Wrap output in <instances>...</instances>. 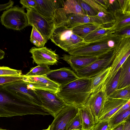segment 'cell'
I'll return each mask as SVG.
<instances>
[{"label": "cell", "mask_w": 130, "mask_h": 130, "mask_svg": "<svg viewBox=\"0 0 130 130\" xmlns=\"http://www.w3.org/2000/svg\"><path fill=\"white\" fill-rule=\"evenodd\" d=\"M114 32L112 27H105L102 25L86 37L83 39L84 40L88 43L94 41L113 33Z\"/></svg>", "instance_id": "cb8c5ba5"}, {"label": "cell", "mask_w": 130, "mask_h": 130, "mask_svg": "<svg viewBox=\"0 0 130 130\" xmlns=\"http://www.w3.org/2000/svg\"><path fill=\"white\" fill-rule=\"evenodd\" d=\"M121 68L112 80L106 85V92L108 97L117 89Z\"/></svg>", "instance_id": "1f68e13d"}, {"label": "cell", "mask_w": 130, "mask_h": 130, "mask_svg": "<svg viewBox=\"0 0 130 130\" xmlns=\"http://www.w3.org/2000/svg\"><path fill=\"white\" fill-rule=\"evenodd\" d=\"M51 41L65 51H69L84 43L83 39L65 26L56 28L50 38Z\"/></svg>", "instance_id": "5b68a950"}, {"label": "cell", "mask_w": 130, "mask_h": 130, "mask_svg": "<svg viewBox=\"0 0 130 130\" xmlns=\"http://www.w3.org/2000/svg\"><path fill=\"white\" fill-rule=\"evenodd\" d=\"M63 8L67 14L85 15L77 0L63 1Z\"/></svg>", "instance_id": "484cf974"}, {"label": "cell", "mask_w": 130, "mask_h": 130, "mask_svg": "<svg viewBox=\"0 0 130 130\" xmlns=\"http://www.w3.org/2000/svg\"><path fill=\"white\" fill-rule=\"evenodd\" d=\"M32 27L30 37V41L37 47H44L47 40L43 37L41 34L34 26Z\"/></svg>", "instance_id": "83f0119b"}, {"label": "cell", "mask_w": 130, "mask_h": 130, "mask_svg": "<svg viewBox=\"0 0 130 130\" xmlns=\"http://www.w3.org/2000/svg\"><path fill=\"white\" fill-rule=\"evenodd\" d=\"M5 55V52L0 49V60L4 58Z\"/></svg>", "instance_id": "7dc6e473"}, {"label": "cell", "mask_w": 130, "mask_h": 130, "mask_svg": "<svg viewBox=\"0 0 130 130\" xmlns=\"http://www.w3.org/2000/svg\"><path fill=\"white\" fill-rule=\"evenodd\" d=\"M46 76L60 86L67 84L79 78L73 71L65 67L51 70L46 74Z\"/></svg>", "instance_id": "2e32d148"}, {"label": "cell", "mask_w": 130, "mask_h": 130, "mask_svg": "<svg viewBox=\"0 0 130 130\" xmlns=\"http://www.w3.org/2000/svg\"><path fill=\"white\" fill-rule=\"evenodd\" d=\"M67 22L65 26L70 29L79 25L89 23L103 25L101 20L96 15L90 16L86 15L67 14Z\"/></svg>", "instance_id": "d6986e66"}, {"label": "cell", "mask_w": 130, "mask_h": 130, "mask_svg": "<svg viewBox=\"0 0 130 130\" xmlns=\"http://www.w3.org/2000/svg\"><path fill=\"white\" fill-rule=\"evenodd\" d=\"M123 130H130V119L124 123Z\"/></svg>", "instance_id": "f6af8a7d"}, {"label": "cell", "mask_w": 130, "mask_h": 130, "mask_svg": "<svg viewBox=\"0 0 130 130\" xmlns=\"http://www.w3.org/2000/svg\"><path fill=\"white\" fill-rule=\"evenodd\" d=\"M14 2L10 0L7 3L3 4H0V11L7 10L12 7L14 4Z\"/></svg>", "instance_id": "b9f144b4"}, {"label": "cell", "mask_w": 130, "mask_h": 130, "mask_svg": "<svg viewBox=\"0 0 130 130\" xmlns=\"http://www.w3.org/2000/svg\"><path fill=\"white\" fill-rule=\"evenodd\" d=\"M22 71L5 66H0V76L22 75Z\"/></svg>", "instance_id": "836d02e7"}, {"label": "cell", "mask_w": 130, "mask_h": 130, "mask_svg": "<svg viewBox=\"0 0 130 130\" xmlns=\"http://www.w3.org/2000/svg\"><path fill=\"white\" fill-rule=\"evenodd\" d=\"M123 38L113 33L94 41L85 42L68 53L74 56L99 57L116 49Z\"/></svg>", "instance_id": "3957f363"}, {"label": "cell", "mask_w": 130, "mask_h": 130, "mask_svg": "<svg viewBox=\"0 0 130 130\" xmlns=\"http://www.w3.org/2000/svg\"><path fill=\"white\" fill-rule=\"evenodd\" d=\"M108 98L127 100H130V86L117 89Z\"/></svg>", "instance_id": "4dcf8cb0"}, {"label": "cell", "mask_w": 130, "mask_h": 130, "mask_svg": "<svg viewBox=\"0 0 130 130\" xmlns=\"http://www.w3.org/2000/svg\"><path fill=\"white\" fill-rule=\"evenodd\" d=\"M0 130H7V129H3L0 128Z\"/></svg>", "instance_id": "681fc988"}, {"label": "cell", "mask_w": 130, "mask_h": 130, "mask_svg": "<svg viewBox=\"0 0 130 130\" xmlns=\"http://www.w3.org/2000/svg\"><path fill=\"white\" fill-rule=\"evenodd\" d=\"M114 34L122 38L130 37V26L125 27L118 30L114 31Z\"/></svg>", "instance_id": "ab89813d"}, {"label": "cell", "mask_w": 130, "mask_h": 130, "mask_svg": "<svg viewBox=\"0 0 130 130\" xmlns=\"http://www.w3.org/2000/svg\"><path fill=\"white\" fill-rule=\"evenodd\" d=\"M96 16L101 20L104 27L110 25L112 27L115 22V18L113 14L108 11H101L98 12Z\"/></svg>", "instance_id": "f1b7e54d"}, {"label": "cell", "mask_w": 130, "mask_h": 130, "mask_svg": "<svg viewBox=\"0 0 130 130\" xmlns=\"http://www.w3.org/2000/svg\"><path fill=\"white\" fill-rule=\"evenodd\" d=\"M130 108L118 114L113 115L109 120V126L112 129L130 119Z\"/></svg>", "instance_id": "4316f807"}, {"label": "cell", "mask_w": 130, "mask_h": 130, "mask_svg": "<svg viewBox=\"0 0 130 130\" xmlns=\"http://www.w3.org/2000/svg\"><path fill=\"white\" fill-rule=\"evenodd\" d=\"M78 113L81 123V130H91L95 124L90 112L84 106L78 108Z\"/></svg>", "instance_id": "7402d4cb"}, {"label": "cell", "mask_w": 130, "mask_h": 130, "mask_svg": "<svg viewBox=\"0 0 130 130\" xmlns=\"http://www.w3.org/2000/svg\"><path fill=\"white\" fill-rule=\"evenodd\" d=\"M29 52L31 54L33 62L37 64L47 65L56 64L58 61V56L55 51L45 47L38 48L32 47Z\"/></svg>", "instance_id": "5bb4252c"}, {"label": "cell", "mask_w": 130, "mask_h": 130, "mask_svg": "<svg viewBox=\"0 0 130 130\" xmlns=\"http://www.w3.org/2000/svg\"><path fill=\"white\" fill-rule=\"evenodd\" d=\"M111 130V129H108V130Z\"/></svg>", "instance_id": "f907efd6"}, {"label": "cell", "mask_w": 130, "mask_h": 130, "mask_svg": "<svg viewBox=\"0 0 130 130\" xmlns=\"http://www.w3.org/2000/svg\"><path fill=\"white\" fill-rule=\"evenodd\" d=\"M29 25L34 26L48 40L56 28L55 25L33 8L26 9Z\"/></svg>", "instance_id": "9c48e42d"}, {"label": "cell", "mask_w": 130, "mask_h": 130, "mask_svg": "<svg viewBox=\"0 0 130 130\" xmlns=\"http://www.w3.org/2000/svg\"><path fill=\"white\" fill-rule=\"evenodd\" d=\"M108 98L104 85L99 90L91 94L84 105L91 113L95 124L99 122L100 116Z\"/></svg>", "instance_id": "7c38bea8"}, {"label": "cell", "mask_w": 130, "mask_h": 130, "mask_svg": "<svg viewBox=\"0 0 130 130\" xmlns=\"http://www.w3.org/2000/svg\"><path fill=\"white\" fill-rule=\"evenodd\" d=\"M116 49L99 57L96 60L87 67L77 71L75 73L77 76L79 78L90 79L110 66L115 57Z\"/></svg>", "instance_id": "ba28073f"}, {"label": "cell", "mask_w": 130, "mask_h": 130, "mask_svg": "<svg viewBox=\"0 0 130 130\" xmlns=\"http://www.w3.org/2000/svg\"><path fill=\"white\" fill-rule=\"evenodd\" d=\"M130 54V37L123 38L116 49L115 57L110 66V73L105 85L112 80Z\"/></svg>", "instance_id": "30bf717a"}, {"label": "cell", "mask_w": 130, "mask_h": 130, "mask_svg": "<svg viewBox=\"0 0 130 130\" xmlns=\"http://www.w3.org/2000/svg\"><path fill=\"white\" fill-rule=\"evenodd\" d=\"M3 86L5 90L23 100L42 106L39 97L27 82L18 80Z\"/></svg>", "instance_id": "52a82bcc"}, {"label": "cell", "mask_w": 130, "mask_h": 130, "mask_svg": "<svg viewBox=\"0 0 130 130\" xmlns=\"http://www.w3.org/2000/svg\"><path fill=\"white\" fill-rule=\"evenodd\" d=\"M23 75L0 76V86L18 80H22Z\"/></svg>", "instance_id": "d6a6232c"}, {"label": "cell", "mask_w": 130, "mask_h": 130, "mask_svg": "<svg viewBox=\"0 0 130 130\" xmlns=\"http://www.w3.org/2000/svg\"><path fill=\"white\" fill-rule=\"evenodd\" d=\"M109 129V120H103L95 124L91 130H107Z\"/></svg>", "instance_id": "f35d334b"}, {"label": "cell", "mask_w": 130, "mask_h": 130, "mask_svg": "<svg viewBox=\"0 0 130 130\" xmlns=\"http://www.w3.org/2000/svg\"><path fill=\"white\" fill-rule=\"evenodd\" d=\"M99 58L64 54L61 58L66 61L75 72L96 60Z\"/></svg>", "instance_id": "ac0fdd59"}, {"label": "cell", "mask_w": 130, "mask_h": 130, "mask_svg": "<svg viewBox=\"0 0 130 130\" xmlns=\"http://www.w3.org/2000/svg\"><path fill=\"white\" fill-rule=\"evenodd\" d=\"M110 69V66L90 78L91 93L98 91L105 85L109 75Z\"/></svg>", "instance_id": "ffe728a7"}, {"label": "cell", "mask_w": 130, "mask_h": 130, "mask_svg": "<svg viewBox=\"0 0 130 130\" xmlns=\"http://www.w3.org/2000/svg\"><path fill=\"white\" fill-rule=\"evenodd\" d=\"M50 125H49V126H48V128L47 129H43L42 130H50Z\"/></svg>", "instance_id": "c3c4849f"}, {"label": "cell", "mask_w": 130, "mask_h": 130, "mask_svg": "<svg viewBox=\"0 0 130 130\" xmlns=\"http://www.w3.org/2000/svg\"><path fill=\"white\" fill-rule=\"evenodd\" d=\"M20 3L24 9L30 8L35 9L36 7L37 4L35 0H20Z\"/></svg>", "instance_id": "60d3db41"}, {"label": "cell", "mask_w": 130, "mask_h": 130, "mask_svg": "<svg viewBox=\"0 0 130 130\" xmlns=\"http://www.w3.org/2000/svg\"><path fill=\"white\" fill-rule=\"evenodd\" d=\"M77 107L68 105L54 117L50 130H67L70 122L78 111Z\"/></svg>", "instance_id": "4fadbf2b"}, {"label": "cell", "mask_w": 130, "mask_h": 130, "mask_svg": "<svg viewBox=\"0 0 130 130\" xmlns=\"http://www.w3.org/2000/svg\"><path fill=\"white\" fill-rule=\"evenodd\" d=\"M77 1L85 15L90 16H94L97 15L98 13L83 0H77Z\"/></svg>", "instance_id": "e575fe53"}, {"label": "cell", "mask_w": 130, "mask_h": 130, "mask_svg": "<svg viewBox=\"0 0 130 130\" xmlns=\"http://www.w3.org/2000/svg\"><path fill=\"white\" fill-rule=\"evenodd\" d=\"M34 89L40 100L42 106L52 113L54 117L67 105L56 93L46 90Z\"/></svg>", "instance_id": "8fae6325"}, {"label": "cell", "mask_w": 130, "mask_h": 130, "mask_svg": "<svg viewBox=\"0 0 130 130\" xmlns=\"http://www.w3.org/2000/svg\"><path fill=\"white\" fill-rule=\"evenodd\" d=\"M129 100H130L108 98L106 101L100 116L99 121L103 120H109L118 110Z\"/></svg>", "instance_id": "e0dca14e"}, {"label": "cell", "mask_w": 130, "mask_h": 130, "mask_svg": "<svg viewBox=\"0 0 130 130\" xmlns=\"http://www.w3.org/2000/svg\"><path fill=\"white\" fill-rule=\"evenodd\" d=\"M113 14L115 21L112 27L114 31L130 26V15L123 14L120 8L115 10Z\"/></svg>", "instance_id": "603a6c76"}, {"label": "cell", "mask_w": 130, "mask_h": 130, "mask_svg": "<svg viewBox=\"0 0 130 130\" xmlns=\"http://www.w3.org/2000/svg\"><path fill=\"white\" fill-rule=\"evenodd\" d=\"M50 114L43 106L23 100L0 86V117Z\"/></svg>", "instance_id": "6da1fadb"}, {"label": "cell", "mask_w": 130, "mask_h": 130, "mask_svg": "<svg viewBox=\"0 0 130 130\" xmlns=\"http://www.w3.org/2000/svg\"><path fill=\"white\" fill-rule=\"evenodd\" d=\"M23 80L27 82L33 89H37L49 91L55 93L58 91L60 86L51 80L46 76H28L23 75Z\"/></svg>", "instance_id": "9a60e30c"}, {"label": "cell", "mask_w": 130, "mask_h": 130, "mask_svg": "<svg viewBox=\"0 0 130 130\" xmlns=\"http://www.w3.org/2000/svg\"><path fill=\"white\" fill-rule=\"evenodd\" d=\"M91 93L90 79L79 78L60 86L56 94L67 104L79 108L85 105Z\"/></svg>", "instance_id": "7a4b0ae2"}, {"label": "cell", "mask_w": 130, "mask_h": 130, "mask_svg": "<svg viewBox=\"0 0 130 130\" xmlns=\"http://www.w3.org/2000/svg\"><path fill=\"white\" fill-rule=\"evenodd\" d=\"M51 70L48 65L39 64L31 68L25 75L28 76H42L46 75Z\"/></svg>", "instance_id": "f546056e"}, {"label": "cell", "mask_w": 130, "mask_h": 130, "mask_svg": "<svg viewBox=\"0 0 130 130\" xmlns=\"http://www.w3.org/2000/svg\"><path fill=\"white\" fill-rule=\"evenodd\" d=\"M130 100H129L118 110L113 115L118 114L129 108H130Z\"/></svg>", "instance_id": "7bdbcfd3"}, {"label": "cell", "mask_w": 130, "mask_h": 130, "mask_svg": "<svg viewBox=\"0 0 130 130\" xmlns=\"http://www.w3.org/2000/svg\"><path fill=\"white\" fill-rule=\"evenodd\" d=\"M124 123L120 124L111 130H123Z\"/></svg>", "instance_id": "bcb514c9"}, {"label": "cell", "mask_w": 130, "mask_h": 130, "mask_svg": "<svg viewBox=\"0 0 130 130\" xmlns=\"http://www.w3.org/2000/svg\"><path fill=\"white\" fill-rule=\"evenodd\" d=\"M101 26L96 24L89 23L78 25L71 29L74 34L83 39Z\"/></svg>", "instance_id": "d4e9b609"}, {"label": "cell", "mask_w": 130, "mask_h": 130, "mask_svg": "<svg viewBox=\"0 0 130 130\" xmlns=\"http://www.w3.org/2000/svg\"><path fill=\"white\" fill-rule=\"evenodd\" d=\"M104 8L107 10L109 6L108 1L107 0H95Z\"/></svg>", "instance_id": "ee69618b"}, {"label": "cell", "mask_w": 130, "mask_h": 130, "mask_svg": "<svg viewBox=\"0 0 130 130\" xmlns=\"http://www.w3.org/2000/svg\"><path fill=\"white\" fill-rule=\"evenodd\" d=\"M0 18L2 24L8 29L20 30L29 25L24 9L18 5L4 11Z\"/></svg>", "instance_id": "8992f818"}, {"label": "cell", "mask_w": 130, "mask_h": 130, "mask_svg": "<svg viewBox=\"0 0 130 130\" xmlns=\"http://www.w3.org/2000/svg\"></svg>", "instance_id": "816d5d0a"}, {"label": "cell", "mask_w": 130, "mask_h": 130, "mask_svg": "<svg viewBox=\"0 0 130 130\" xmlns=\"http://www.w3.org/2000/svg\"><path fill=\"white\" fill-rule=\"evenodd\" d=\"M130 86V58L129 56L121 67L117 89Z\"/></svg>", "instance_id": "44dd1931"}, {"label": "cell", "mask_w": 130, "mask_h": 130, "mask_svg": "<svg viewBox=\"0 0 130 130\" xmlns=\"http://www.w3.org/2000/svg\"><path fill=\"white\" fill-rule=\"evenodd\" d=\"M117 1L122 13L130 15V0H118Z\"/></svg>", "instance_id": "8d00e7d4"}, {"label": "cell", "mask_w": 130, "mask_h": 130, "mask_svg": "<svg viewBox=\"0 0 130 130\" xmlns=\"http://www.w3.org/2000/svg\"><path fill=\"white\" fill-rule=\"evenodd\" d=\"M35 9L39 14L53 23L56 28L65 26L67 22V14L63 7V1L35 0Z\"/></svg>", "instance_id": "277c9868"}, {"label": "cell", "mask_w": 130, "mask_h": 130, "mask_svg": "<svg viewBox=\"0 0 130 130\" xmlns=\"http://www.w3.org/2000/svg\"><path fill=\"white\" fill-rule=\"evenodd\" d=\"M83 1L90 6L98 13L101 11H108L104 8L95 0H83Z\"/></svg>", "instance_id": "74e56055"}, {"label": "cell", "mask_w": 130, "mask_h": 130, "mask_svg": "<svg viewBox=\"0 0 130 130\" xmlns=\"http://www.w3.org/2000/svg\"><path fill=\"white\" fill-rule=\"evenodd\" d=\"M81 123L78 111L70 122L67 130H81Z\"/></svg>", "instance_id": "d590c367"}]
</instances>
